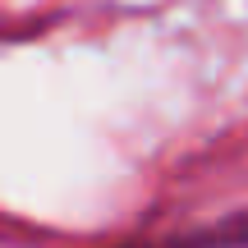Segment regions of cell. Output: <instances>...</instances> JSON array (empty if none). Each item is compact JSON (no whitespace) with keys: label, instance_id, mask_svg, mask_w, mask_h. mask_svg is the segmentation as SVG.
Here are the masks:
<instances>
[{"label":"cell","instance_id":"1","mask_svg":"<svg viewBox=\"0 0 248 248\" xmlns=\"http://www.w3.org/2000/svg\"><path fill=\"white\" fill-rule=\"evenodd\" d=\"M110 248H248V216H225L202 230L184 234H156V239H124Z\"/></svg>","mask_w":248,"mask_h":248}]
</instances>
